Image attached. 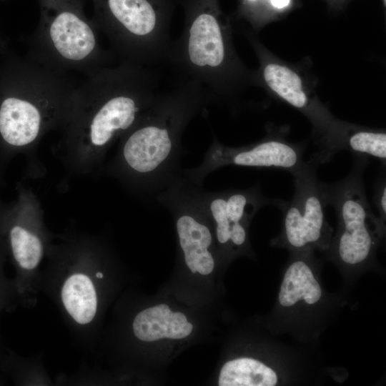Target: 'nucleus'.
<instances>
[{
	"instance_id": "20",
	"label": "nucleus",
	"mask_w": 386,
	"mask_h": 386,
	"mask_svg": "<svg viewBox=\"0 0 386 386\" xmlns=\"http://www.w3.org/2000/svg\"><path fill=\"white\" fill-rule=\"evenodd\" d=\"M0 46H1V43H0Z\"/></svg>"
},
{
	"instance_id": "18",
	"label": "nucleus",
	"mask_w": 386,
	"mask_h": 386,
	"mask_svg": "<svg viewBox=\"0 0 386 386\" xmlns=\"http://www.w3.org/2000/svg\"><path fill=\"white\" fill-rule=\"evenodd\" d=\"M6 207H7V205L4 204L0 200V239L3 238V235H2L3 221H4V217Z\"/></svg>"
},
{
	"instance_id": "8",
	"label": "nucleus",
	"mask_w": 386,
	"mask_h": 386,
	"mask_svg": "<svg viewBox=\"0 0 386 386\" xmlns=\"http://www.w3.org/2000/svg\"><path fill=\"white\" fill-rule=\"evenodd\" d=\"M367 157L355 154V162L343 179L324 183L327 205L339 223L335 249L338 259L349 265L365 262L372 255L383 224L371 209L363 182Z\"/></svg>"
},
{
	"instance_id": "17",
	"label": "nucleus",
	"mask_w": 386,
	"mask_h": 386,
	"mask_svg": "<svg viewBox=\"0 0 386 386\" xmlns=\"http://www.w3.org/2000/svg\"><path fill=\"white\" fill-rule=\"evenodd\" d=\"M373 202L379 213V219L383 224L386 218V180L382 175L375 182Z\"/></svg>"
},
{
	"instance_id": "9",
	"label": "nucleus",
	"mask_w": 386,
	"mask_h": 386,
	"mask_svg": "<svg viewBox=\"0 0 386 386\" xmlns=\"http://www.w3.org/2000/svg\"><path fill=\"white\" fill-rule=\"evenodd\" d=\"M321 164L313 154L310 161L292 173L295 191L290 202L280 207L284 212L283 239L293 249L327 247L331 229L326 219L327 206L323 182L318 180L317 169Z\"/></svg>"
},
{
	"instance_id": "13",
	"label": "nucleus",
	"mask_w": 386,
	"mask_h": 386,
	"mask_svg": "<svg viewBox=\"0 0 386 386\" xmlns=\"http://www.w3.org/2000/svg\"><path fill=\"white\" fill-rule=\"evenodd\" d=\"M322 297L321 287L311 267L302 259L293 261L287 267L280 286V305L290 307L300 301L315 305Z\"/></svg>"
},
{
	"instance_id": "16",
	"label": "nucleus",
	"mask_w": 386,
	"mask_h": 386,
	"mask_svg": "<svg viewBox=\"0 0 386 386\" xmlns=\"http://www.w3.org/2000/svg\"><path fill=\"white\" fill-rule=\"evenodd\" d=\"M7 257V249L3 238L0 239V316L3 312L13 310L16 304L19 303L14 280L9 279L4 272V264Z\"/></svg>"
},
{
	"instance_id": "21",
	"label": "nucleus",
	"mask_w": 386,
	"mask_h": 386,
	"mask_svg": "<svg viewBox=\"0 0 386 386\" xmlns=\"http://www.w3.org/2000/svg\"><path fill=\"white\" fill-rule=\"evenodd\" d=\"M250 1H253V0H250Z\"/></svg>"
},
{
	"instance_id": "15",
	"label": "nucleus",
	"mask_w": 386,
	"mask_h": 386,
	"mask_svg": "<svg viewBox=\"0 0 386 386\" xmlns=\"http://www.w3.org/2000/svg\"><path fill=\"white\" fill-rule=\"evenodd\" d=\"M345 149L355 154L375 157L385 166L386 161L385 132L364 129L349 124L345 137Z\"/></svg>"
},
{
	"instance_id": "3",
	"label": "nucleus",
	"mask_w": 386,
	"mask_h": 386,
	"mask_svg": "<svg viewBox=\"0 0 386 386\" xmlns=\"http://www.w3.org/2000/svg\"><path fill=\"white\" fill-rule=\"evenodd\" d=\"M76 86L66 74L27 56L8 65L0 78V167L64 127Z\"/></svg>"
},
{
	"instance_id": "7",
	"label": "nucleus",
	"mask_w": 386,
	"mask_h": 386,
	"mask_svg": "<svg viewBox=\"0 0 386 386\" xmlns=\"http://www.w3.org/2000/svg\"><path fill=\"white\" fill-rule=\"evenodd\" d=\"M16 190V199L6 209L2 235L15 269L13 280L19 303L31 306L39 290L41 265L52 238L36 195L21 184Z\"/></svg>"
},
{
	"instance_id": "11",
	"label": "nucleus",
	"mask_w": 386,
	"mask_h": 386,
	"mask_svg": "<svg viewBox=\"0 0 386 386\" xmlns=\"http://www.w3.org/2000/svg\"><path fill=\"white\" fill-rule=\"evenodd\" d=\"M194 191L221 245L231 243L243 247L254 215L264 205L274 202L262 194L257 184L245 189L219 192H207L195 184Z\"/></svg>"
},
{
	"instance_id": "14",
	"label": "nucleus",
	"mask_w": 386,
	"mask_h": 386,
	"mask_svg": "<svg viewBox=\"0 0 386 386\" xmlns=\"http://www.w3.org/2000/svg\"><path fill=\"white\" fill-rule=\"evenodd\" d=\"M278 382L276 372L263 362L250 357L227 362L219 376V386H274Z\"/></svg>"
},
{
	"instance_id": "4",
	"label": "nucleus",
	"mask_w": 386,
	"mask_h": 386,
	"mask_svg": "<svg viewBox=\"0 0 386 386\" xmlns=\"http://www.w3.org/2000/svg\"><path fill=\"white\" fill-rule=\"evenodd\" d=\"M180 36L172 41L165 61L180 80L199 86L210 103L232 96L244 70L232 48L231 34L218 0H184Z\"/></svg>"
},
{
	"instance_id": "19",
	"label": "nucleus",
	"mask_w": 386,
	"mask_h": 386,
	"mask_svg": "<svg viewBox=\"0 0 386 386\" xmlns=\"http://www.w3.org/2000/svg\"><path fill=\"white\" fill-rule=\"evenodd\" d=\"M290 0H270L272 5L277 9H283L287 7Z\"/></svg>"
},
{
	"instance_id": "12",
	"label": "nucleus",
	"mask_w": 386,
	"mask_h": 386,
	"mask_svg": "<svg viewBox=\"0 0 386 386\" xmlns=\"http://www.w3.org/2000/svg\"><path fill=\"white\" fill-rule=\"evenodd\" d=\"M193 325L179 312H173L167 305L160 304L139 312L132 323L134 336L143 342L163 338L183 339L192 331Z\"/></svg>"
},
{
	"instance_id": "10",
	"label": "nucleus",
	"mask_w": 386,
	"mask_h": 386,
	"mask_svg": "<svg viewBox=\"0 0 386 386\" xmlns=\"http://www.w3.org/2000/svg\"><path fill=\"white\" fill-rule=\"evenodd\" d=\"M305 146L294 144L280 136H267L249 145L232 147L222 144L213 134V139L199 165L182 170L192 183L202 187L205 177L224 166L274 167L291 174L304 164Z\"/></svg>"
},
{
	"instance_id": "2",
	"label": "nucleus",
	"mask_w": 386,
	"mask_h": 386,
	"mask_svg": "<svg viewBox=\"0 0 386 386\" xmlns=\"http://www.w3.org/2000/svg\"><path fill=\"white\" fill-rule=\"evenodd\" d=\"M210 102L195 83L180 80L159 93L152 106L118 140L105 172L125 188L153 199L182 174V136L189 122Z\"/></svg>"
},
{
	"instance_id": "5",
	"label": "nucleus",
	"mask_w": 386,
	"mask_h": 386,
	"mask_svg": "<svg viewBox=\"0 0 386 386\" xmlns=\"http://www.w3.org/2000/svg\"><path fill=\"white\" fill-rule=\"evenodd\" d=\"M101 253L94 237L70 234L51 244L41 269L39 290L47 292L71 331L86 341L100 310L99 282L105 277L99 267Z\"/></svg>"
},
{
	"instance_id": "6",
	"label": "nucleus",
	"mask_w": 386,
	"mask_h": 386,
	"mask_svg": "<svg viewBox=\"0 0 386 386\" xmlns=\"http://www.w3.org/2000/svg\"><path fill=\"white\" fill-rule=\"evenodd\" d=\"M94 23L120 60L151 66L165 61L169 36V0H99Z\"/></svg>"
},
{
	"instance_id": "1",
	"label": "nucleus",
	"mask_w": 386,
	"mask_h": 386,
	"mask_svg": "<svg viewBox=\"0 0 386 386\" xmlns=\"http://www.w3.org/2000/svg\"><path fill=\"white\" fill-rule=\"evenodd\" d=\"M159 77L149 66L119 60L89 75L74 92L61 129V158L73 173L87 174L100 167L114 142L152 106Z\"/></svg>"
}]
</instances>
